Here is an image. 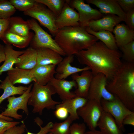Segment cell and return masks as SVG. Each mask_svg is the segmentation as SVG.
Segmentation results:
<instances>
[{"label":"cell","instance_id":"obj_38","mask_svg":"<svg viewBox=\"0 0 134 134\" xmlns=\"http://www.w3.org/2000/svg\"><path fill=\"white\" fill-rule=\"evenodd\" d=\"M117 1L125 13L134 9V0H117Z\"/></svg>","mask_w":134,"mask_h":134},{"label":"cell","instance_id":"obj_12","mask_svg":"<svg viewBox=\"0 0 134 134\" xmlns=\"http://www.w3.org/2000/svg\"><path fill=\"white\" fill-rule=\"evenodd\" d=\"M55 24L58 29L65 27L80 25L79 14L70 6L68 0H66L60 14L57 17Z\"/></svg>","mask_w":134,"mask_h":134},{"label":"cell","instance_id":"obj_6","mask_svg":"<svg viewBox=\"0 0 134 134\" xmlns=\"http://www.w3.org/2000/svg\"><path fill=\"white\" fill-rule=\"evenodd\" d=\"M23 13L37 20L54 36L58 30L55 24L57 16L43 4L35 1L32 7Z\"/></svg>","mask_w":134,"mask_h":134},{"label":"cell","instance_id":"obj_33","mask_svg":"<svg viewBox=\"0 0 134 134\" xmlns=\"http://www.w3.org/2000/svg\"><path fill=\"white\" fill-rule=\"evenodd\" d=\"M123 53L122 57L126 62L134 63V41L120 48Z\"/></svg>","mask_w":134,"mask_h":134},{"label":"cell","instance_id":"obj_1","mask_svg":"<svg viewBox=\"0 0 134 134\" xmlns=\"http://www.w3.org/2000/svg\"><path fill=\"white\" fill-rule=\"evenodd\" d=\"M75 55L80 64L90 67L93 75L101 73L108 80L112 77L123 62L122 55L118 49H110L101 41Z\"/></svg>","mask_w":134,"mask_h":134},{"label":"cell","instance_id":"obj_49","mask_svg":"<svg viewBox=\"0 0 134 134\" xmlns=\"http://www.w3.org/2000/svg\"></svg>","mask_w":134,"mask_h":134},{"label":"cell","instance_id":"obj_4","mask_svg":"<svg viewBox=\"0 0 134 134\" xmlns=\"http://www.w3.org/2000/svg\"><path fill=\"white\" fill-rule=\"evenodd\" d=\"M31 90V95L28 105L33 107L32 112L42 115L45 108L54 109L60 102L54 100L52 96L56 94L55 90L49 83L42 85L34 82Z\"/></svg>","mask_w":134,"mask_h":134},{"label":"cell","instance_id":"obj_35","mask_svg":"<svg viewBox=\"0 0 134 134\" xmlns=\"http://www.w3.org/2000/svg\"><path fill=\"white\" fill-rule=\"evenodd\" d=\"M34 121L40 127L39 131L37 133H33L27 131V134H46L50 132L52 127L53 123L50 122L44 126L42 127L41 125L43 123L42 121L38 117H37L34 119Z\"/></svg>","mask_w":134,"mask_h":134},{"label":"cell","instance_id":"obj_9","mask_svg":"<svg viewBox=\"0 0 134 134\" xmlns=\"http://www.w3.org/2000/svg\"><path fill=\"white\" fill-rule=\"evenodd\" d=\"M100 103L103 110L109 113L114 118L120 129L125 131L123 120L127 115L134 113L128 109L117 97L112 100L101 99Z\"/></svg>","mask_w":134,"mask_h":134},{"label":"cell","instance_id":"obj_42","mask_svg":"<svg viewBox=\"0 0 134 134\" xmlns=\"http://www.w3.org/2000/svg\"><path fill=\"white\" fill-rule=\"evenodd\" d=\"M9 19H0V39H1L8 30Z\"/></svg>","mask_w":134,"mask_h":134},{"label":"cell","instance_id":"obj_18","mask_svg":"<svg viewBox=\"0 0 134 134\" xmlns=\"http://www.w3.org/2000/svg\"><path fill=\"white\" fill-rule=\"evenodd\" d=\"M55 89L60 99L62 101L75 97L74 92L71 90L74 87L76 89L77 85L74 80L57 79L54 77L49 82Z\"/></svg>","mask_w":134,"mask_h":134},{"label":"cell","instance_id":"obj_39","mask_svg":"<svg viewBox=\"0 0 134 134\" xmlns=\"http://www.w3.org/2000/svg\"><path fill=\"white\" fill-rule=\"evenodd\" d=\"M20 126H16L9 129L2 134H23L25 132L26 126L23 121Z\"/></svg>","mask_w":134,"mask_h":134},{"label":"cell","instance_id":"obj_45","mask_svg":"<svg viewBox=\"0 0 134 134\" xmlns=\"http://www.w3.org/2000/svg\"><path fill=\"white\" fill-rule=\"evenodd\" d=\"M84 134H102L100 131L96 129L86 131Z\"/></svg>","mask_w":134,"mask_h":134},{"label":"cell","instance_id":"obj_16","mask_svg":"<svg viewBox=\"0 0 134 134\" xmlns=\"http://www.w3.org/2000/svg\"><path fill=\"white\" fill-rule=\"evenodd\" d=\"M89 4H94L100 9L103 14L116 15L126 21V13L122 10L117 0H86Z\"/></svg>","mask_w":134,"mask_h":134},{"label":"cell","instance_id":"obj_31","mask_svg":"<svg viewBox=\"0 0 134 134\" xmlns=\"http://www.w3.org/2000/svg\"><path fill=\"white\" fill-rule=\"evenodd\" d=\"M48 7L58 17L60 14L66 0H35Z\"/></svg>","mask_w":134,"mask_h":134},{"label":"cell","instance_id":"obj_7","mask_svg":"<svg viewBox=\"0 0 134 134\" xmlns=\"http://www.w3.org/2000/svg\"><path fill=\"white\" fill-rule=\"evenodd\" d=\"M33 86L32 84L29 85L25 92L19 97H16L13 96L8 98L7 101L8 103L7 105V108L1 114L4 116L20 120L22 118L23 116L19 114L17 112L18 110L21 109L28 115L29 114V111L27 105L31 95Z\"/></svg>","mask_w":134,"mask_h":134},{"label":"cell","instance_id":"obj_28","mask_svg":"<svg viewBox=\"0 0 134 134\" xmlns=\"http://www.w3.org/2000/svg\"><path fill=\"white\" fill-rule=\"evenodd\" d=\"M30 70L15 67L8 71L7 76L13 85L16 84L27 85L34 81Z\"/></svg>","mask_w":134,"mask_h":134},{"label":"cell","instance_id":"obj_29","mask_svg":"<svg viewBox=\"0 0 134 134\" xmlns=\"http://www.w3.org/2000/svg\"><path fill=\"white\" fill-rule=\"evenodd\" d=\"M86 27V30L89 34L100 40L108 48L112 50L118 49L114 37L111 32L105 30L95 32L90 27Z\"/></svg>","mask_w":134,"mask_h":134},{"label":"cell","instance_id":"obj_47","mask_svg":"<svg viewBox=\"0 0 134 134\" xmlns=\"http://www.w3.org/2000/svg\"><path fill=\"white\" fill-rule=\"evenodd\" d=\"M127 134H134V132H133L132 133H129Z\"/></svg>","mask_w":134,"mask_h":134},{"label":"cell","instance_id":"obj_36","mask_svg":"<svg viewBox=\"0 0 134 134\" xmlns=\"http://www.w3.org/2000/svg\"><path fill=\"white\" fill-rule=\"evenodd\" d=\"M86 126L84 123H74L71 125L69 134H84Z\"/></svg>","mask_w":134,"mask_h":134},{"label":"cell","instance_id":"obj_24","mask_svg":"<svg viewBox=\"0 0 134 134\" xmlns=\"http://www.w3.org/2000/svg\"><path fill=\"white\" fill-rule=\"evenodd\" d=\"M87 100L88 99L85 98L75 97L62 101L56 106H63L65 107L70 114L69 116L73 121L79 119L77 111L85 104Z\"/></svg>","mask_w":134,"mask_h":134},{"label":"cell","instance_id":"obj_48","mask_svg":"<svg viewBox=\"0 0 134 134\" xmlns=\"http://www.w3.org/2000/svg\"><path fill=\"white\" fill-rule=\"evenodd\" d=\"M46 134H53L51 132H49Z\"/></svg>","mask_w":134,"mask_h":134},{"label":"cell","instance_id":"obj_46","mask_svg":"<svg viewBox=\"0 0 134 134\" xmlns=\"http://www.w3.org/2000/svg\"><path fill=\"white\" fill-rule=\"evenodd\" d=\"M0 118L3 119L8 121H13V120L12 118L6 117L2 116L0 114Z\"/></svg>","mask_w":134,"mask_h":134},{"label":"cell","instance_id":"obj_40","mask_svg":"<svg viewBox=\"0 0 134 134\" xmlns=\"http://www.w3.org/2000/svg\"><path fill=\"white\" fill-rule=\"evenodd\" d=\"M55 109L54 113L57 118L63 120L67 118L68 112L65 107L63 106H56Z\"/></svg>","mask_w":134,"mask_h":134},{"label":"cell","instance_id":"obj_22","mask_svg":"<svg viewBox=\"0 0 134 134\" xmlns=\"http://www.w3.org/2000/svg\"><path fill=\"white\" fill-rule=\"evenodd\" d=\"M4 51L5 58L3 63L0 67V75L3 72L13 69L14 65L19 62V57L24 53L25 50H15L12 45H5Z\"/></svg>","mask_w":134,"mask_h":134},{"label":"cell","instance_id":"obj_41","mask_svg":"<svg viewBox=\"0 0 134 134\" xmlns=\"http://www.w3.org/2000/svg\"><path fill=\"white\" fill-rule=\"evenodd\" d=\"M126 25L131 29L134 30V9L126 13Z\"/></svg>","mask_w":134,"mask_h":134},{"label":"cell","instance_id":"obj_11","mask_svg":"<svg viewBox=\"0 0 134 134\" xmlns=\"http://www.w3.org/2000/svg\"><path fill=\"white\" fill-rule=\"evenodd\" d=\"M70 6L75 8L78 12L79 23L80 26L86 27L88 23L92 20L101 18L103 14L99 11L92 8L83 0H68Z\"/></svg>","mask_w":134,"mask_h":134},{"label":"cell","instance_id":"obj_27","mask_svg":"<svg viewBox=\"0 0 134 134\" xmlns=\"http://www.w3.org/2000/svg\"><path fill=\"white\" fill-rule=\"evenodd\" d=\"M0 89H2L4 91L3 94L0 97V104L4 100L11 96L22 95L28 88V87L26 86H14L7 76L4 80H0Z\"/></svg>","mask_w":134,"mask_h":134},{"label":"cell","instance_id":"obj_5","mask_svg":"<svg viewBox=\"0 0 134 134\" xmlns=\"http://www.w3.org/2000/svg\"><path fill=\"white\" fill-rule=\"evenodd\" d=\"M27 21L31 29L34 33L30 44V47L35 49L39 48H48L56 52L62 56L66 55L54 39L43 29L35 19L33 18Z\"/></svg>","mask_w":134,"mask_h":134},{"label":"cell","instance_id":"obj_2","mask_svg":"<svg viewBox=\"0 0 134 134\" xmlns=\"http://www.w3.org/2000/svg\"><path fill=\"white\" fill-rule=\"evenodd\" d=\"M106 88L134 111V63L123 62L112 77L107 80Z\"/></svg>","mask_w":134,"mask_h":134},{"label":"cell","instance_id":"obj_44","mask_svg":"<svg viewBox=\"0 0 134 134\" xmlns=\"http://www.w3.org/2000/svg\"><path fill=\"white\" fill-rule=\"evenodd\" d=\"M4 47V46L3 45L0 44V64L4 61L5 59Z\"/></svg>","mask_w":134,"mask_h":134},{"label":"cell","instance_id":"obj_14","mask_svg":"<svg viewBox=\"0 0 134 134\" xmlns=\"http://www.w3.org/2000/svg\"><path fill=\"white\" fill-rule=\"evenodd\" d=\"M56 65H37L30 70L34 81L39 85H46L53 78L56 74Z\"/></svg>","mask_w":134,"mask_h":134},{"label":"cell","instance_id":"obj_25","mask_svg":"<svg viewBox=\"0 0 134 134\" xmlns=\"http://www.w3.org/2000/svg\"><path fill=\"white\" fill-rule=\"evenodd\" d=\"M19 62L16 64L15 67L32 69L37 64V52L36 50L30 47L25 50L19 57Z\"/></svg>","mask_w":134,"mask_h":134},{"label":"cell","instance_id":"obj_37","mask_svg":"<svg viewBox=\"0 0 134 134\" xmlns=\"http://www.w3.org/2000/svg\"><path fill=\"white\" fill-rule=\"evenodd\" d=\"M17 121H8L0 118V134H2L9 129L19 124Z\"/></svg>","mask_w":134,"mask_h":134},{"label":"cell","instance_id":"obj_17","mask_svg":"<svg viewBox=\"0 0 134 134\" xmlns=\"http://www.w3.org/2000/svg\"><path fill=\"white\" fill-rule=\"evenodd\" d=\"M93 76L90 70L82 71L80 75L76 73L71 75L72 80L75 81L77 85V87L74 92L75 97L87 99Z\"/></svg>","mask_w":134,"mask_h":134},{"label":"cell","instance_id":"obj_8","mask_svg":"<svg viewBox=\"0 0 134 134\" xmlns=\"http://www.w3.org/2000/svg\"><path fill=\"white\" fill-rule=\"evenodd\" d=\"M103 111L100 101L88 100L85 104L78 110L77 113L90 130H92L96 129Z\"/></svg>","mask_w":134,"mask_h":134},{"label":"cell","instance_id":"obj_13","mask_svg":"<svg viewBox=\"0 0 134 134\" xmlns=\"http://www.w3.org/2000/svg\"><path fill=\"white\" fill-rule=\"evenodd\" d=\"M74 60V55H67L58 65L56 68L54 77L60 79H65L70 75L74 73L86 70H90L89 67L86 66L79 68L72 66L71 64Z\"/></svg>","mask_w":134,"mask_h":134},{"label":"cell","instance_id":"obj_21","mask_svg":"<svg viewBox=\"0 0 134 134\" xmlns=\"http://www.w3.org/2000/svg\"><path fill=\"white\" fill-rule=\"evenodd\" d=\"M117 47L120 48L134 40V30L131 29L124 23L118 24L112 32Z\"/></svg>","mask_w":134,"mask_h":134},{"label":"cell","instance_id":"obj_30","mask_svg":"<svg viewBox=\"0 0 134 134\" xmlns=\"http://www.w3.org/2000/svg\"><path fill=\"white\" fill-rule=\"evenodd\" d=\"M73 121L69 116L63 122L53 123L50 132L53 134H69L70 126Z\"/></svg>","mask_w":134,"mask_h":134},{"label":"cell","instance_id":"obj_15","mask_svg":"<svg viewBox=\"0 0 134 134\" xmlns=\"http://www.w3.org/2000/svg\"><path fill=\"white\" fill-rule=\"evenodd\" d=\"M122 21H124L123 20L116 15L107 14L100 19L91 21L86 27L95 32L105 30L111 32L115 27Z\"/></svg>","mask_w":134,"mask_h":134},{"label":"cell","instance_id":"obj_34","mask_svg":"<svg viewBox=\"0 0 134 134\" xmlns=\"http://www.w3.org/2000/svg\"><path fill=\"white\" fill-rule=\"evenodd\" d=\"M9 1L16 10L23 12L31 8L35 2V0H10Z\"/></svg>","mask_w":134,"mask_h":134},{"label":"cell","instance_id":"obj_26","mask_svg":"<svg viewBox=\"0 0 134 134\" xmlns=\"http://www.w3.org/2000/svg\"><path fill=\"white\" fill-rule=\"evenodd\" d=\"M31 29L27 21L20 16L11 17L9 19V24L7 31L22 36L29 35Z\"/></svg>","mask_w":134,"mask_h":134},{"label":"cell","instance_id":"obj_43","mask_svg":"<svg viewBox=\"0 0 134 134\" xmlns=\"http://www.w3.org/2000/svg\"><path fill=\"white\" fill-rule=\"evenodd\" d=\"M123 124L134 126V113L127 115L124 119Z\"/></svg>","mask_w":134,"mask_h":134},{"label":"cell","instance_id":"obj_10","mask_svg":"<svg viewBox=\"0 0 134 134\" xmlns=\"http://www.w3.org/2000/svg\"><path fill=\"white\" fill-rule=\"evenodd\" d=\"M107 80L106 77L102 73H99L93 75L87 99L100 101L102 99L109 100H113L115 96L106 88Z\"/></svg>","mask_w":134,"mask_h":134},{"label":"cell","instance_id":"obj_20","mask_svg":"<svg viewBox=\"0 0 134 134\" xmlns=\"http://www.w3.org/2000/svg\"><path fill=\"white\" fill-rule=\"evenodd\" d=\"M37 52V65H58L63 58L60 54L47 48L36 49Z\"/></svg>","mask_w":134,"mask_h":134},{"label":"cell","instance_id":"obj_3","mask_svg":"<svg viewBox=\"0 0 134 134\" xmlns=\"http://www.w3.org/2000/svg\"><path fill=\"white\" fill-rule=\"evenodd\" d=\"M54 39L66 56L75 55L87 49L99 40L87 32L86 27L80 25L58 29Z\"/></svg>","mask_w":134,"mask_h":134},{"label":"cell","instance_id":"obj_32","mask_svg":"<svg viewBox=\"0 0 134 134\" xmlns=\"http://www.w3.org/2000/svg\"><path fill=\"white\" fill-rule=\"evenodd\" d=\"M16 10L9 0H0V19L9 18Z\"/></svg>","mask_w":134,"mask_h":134},{"label":"cell","instance_id":"obj_19","mask_svg":"<svg viewBox=\"0 0 134 134\" xmlns=\"http://www.w3.org/2000/svg\"><path fill=\"white\" fill-rule=\"evenodd\" d=\"M102 134H123L113 116L103 110L97 124Z\"/></svg>","mask_w":134,"mask_h":134},{"label":"cell","instance_id":"obj_23","mask_svg":"<svg viewBox=\"0 0 134 134\" xmlns=\"http://www.w3.org/2000/svg\"><path fill=\"white\" fill-rule=\"evenodd\" d=\"M34 33L31 32L29 35L23 36L7 31L1 39L6 45H11L20 48L27 47L30 45Z\"/></svg>","mask_w":134,"mask_h":134}]
</instances>
